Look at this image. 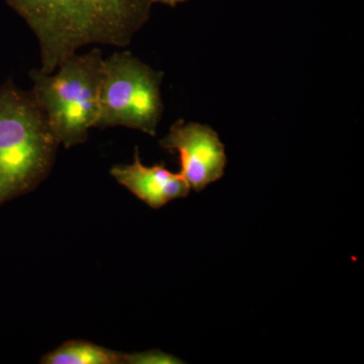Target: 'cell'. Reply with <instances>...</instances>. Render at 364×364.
<instances>
[{"instance_id":"obj_1","label":"cell","mask_w":364,"mask_h":364,"mask_svg":"<svg viewBox=\"0 0 364 364\" xmlns=\"http://www.w3.org/2000/svg\"><path fill=\"white\" fill-rule=\"evenodd\" d=\"M31 28L40 49V71L90 45L124 48L149 20L151 0H6Z\"/></svg>"},{"instance_id":"obj_2","label":"cell","mask_w":364,"mask_h":364,"mask_svg":"<svg viewBox=\"0 0 364 364\" xmlns=\"http://www.w3.org/2000/svg\"><path fill=\"white\" fill-rule=\"evenodd\" d=\"M59 142L30 91L0 85V207L37 188L51 172Z\"/></svg>"},{"instance_id":"obj_3","label":"cell","mask_w":364,"mask_h":364,"mask_svg":"<svg viewBox=\"0 0 364 364\" xmlns=\"http://www.w3.org/2000/svg\"><path fill=\"white\" fill-rule=\"evenodd\" d=\"M104 55L98 48L64 60L53 73L33 69L31 92L60 145L66 149L87 141L97 127Z\"/></svg>"},{"instance_id":"obj_4","label":"cell","mask_w":364,"mask_h":364,"mask_svg":"<svg viewBox=\"0 0 364 364\" xmlns=\"http://www.w3.org/2000/svg\"><path fill=\"white\" fill-rule=\"evenodd\" d=\"M163 73L128 51L104 58L97 129L124 127L156 135L161 119Z\"/></svg>"},{"instance_id":"obj_5","label":"cell","mask_w":364,"mask_h":364,"mask_svg":"<svg viewBox=\"0 0 364 364\" xmlns=\"http://www.w3.org/2000/svg\"><path fill=\"white\" fill-rule=\"evenodd\" d=\"M160 146L178 154L179 173L196 193L224 176L226 151L217 132L210 127L179 119L170 127Z\"/></svg>"},{"instance_id":"obj_6","label":"cell","mask_w":364,"mask_h":364,"mask_svg":"<svg viewBox=\"0 0 364 364\" xmlns=\"http://www.w3.org/2000/svg\"><path fill=\"white\" fill-rule=\"evenodd\" d=\"M111 176L139 200L155 210L177 198H186L191 191L181 173H173L163 164L145 166L138 150L133 163L114 165Z\"/></svg>"},{"instance_id":"obj_7","label":"cell","mask_w":364,"mask_h":364,"mask_svg":"<svg viewBox=\"0 0 364 364\" xmlns=\"http://www.w3.org/2000/svg\"><path fill=\"white\" fill-rule=\"evenodd\" d=\"M41 363L123 364V353L85 340H72L46 354Z\"/></svg>"},{"instance_id":"obj_8","label":"cell","mask_w":364,"mask_h":364,"mask_svg":"<svg viewBox=\"0 0 364 364\" xmlns=\"http://www.w3.org/2000/svg\"><path fill=\"white\" fill-rule=\"evenodd\" d=\"M124 364H179L181 359L160 350L123 353Z\"/></svg>"},{"instance_id":"obj_9","label":"cell","mask_w":364,"mask_h":364,"mask_svg":"<svg viewBox=\"0 0 364 364\" xmlns=\"http://www.w3.org/2000/svg\"><path fill=\"white\" fill-rule=\"evenodd\" d=\"M152 4H163L170 6H176V4L186 1V0H151Z\"/></svg>"}]
</instances>
